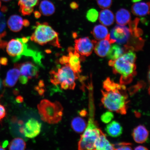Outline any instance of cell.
<instances>
[{
    "instance_id": "cell-26",
    "label": "cell",
    "mask_w": 150,
    "mask_h": 150,
    "mask_svg": "<svg viewBox=\"0 0 150 150\" xmlns=\"http://www.w3.org/2000/svg\"><path fill=\"white\" fill-rule=\"evenodd\" d=\"M71 127L75 132L81 133L84 132L87 127V123L85 120L80 117L74 118L71 121Z\"/></svg>"
},
{
    "instance_id": "cell-4",
    "label": "cell",
    "mask_w": 150,
    "mask_h": 150,
    "mask_svg": "<svg viewBox=\"0 0 150 150\" xmlns=\"http://www.w3.org/2000/svg\"><path fill=\"white\" fill-rule=\"evenodd\" d=\"M64 65L57 71H50V81L55 86L59 84L62 89L74 90L76 85L75 81L79 78V75L75 73L69 65Z\"/></svg>"
},
{
    "instance_id": "cell-43",
    "label": "cell",
    "mask_w": 150,
    "mask_h": 150,
    "mask_svg": "<svg viewBox=\"0 0 150 150\" xmlns=\"http://www.w3.org/2000/svg\"><path fill=\"white\" fill-rule=\"evenodd\" d=\"M141 1L142 0H132V2L134 3L138 2L140 1Z\"/></svg>"
},
{
    "instance_id": "cell-12",
    "label": "cell",
    "mask_w": 150,
    "mask_h": 150,
    "mask_svg": "<svg viewBox=\"0 0 150 150\" xmlns=\"http://www.w3.org/2000/svg\"><path fill=\"white\" fill-rule=\"evenodd\" d=\"M19 69L20 76L25 77L28 80L37 78L39 76L38 67L31 62H26L21 64H16Z\"/></svg>"
},
{
    "instance_id": "cell-27",
    "label": "cell",
    "mask_w": 150,
    "mask_h": 150,
    "mask_svg": "<svg viewBox=\"0 0 150 150\" xmlns=\"http://www.w3.org/2000/svg\"><path fill=\"white\" fill-rule=\"evenodd\" d=\"M92 33L95 39L98 40L105 38L109 34L107 28L100 24L95 26Z\"/></svg>"
},
{
    "instance_id": "cell-40",
    "label": "cell",
    "mask_w": 150,
    "mask_h": 150,
    "mask_svg": "<svg viewBox=\"0 0 150 150\" xmlns=\"http://www.w3.org/2000/svg\"><path fill=\"white\" fill-rule=\"evenodd\" d=\"M35 16L37 18H38L41 16V14L39 12L36 11V12H35Z\"/></svg>"
},
{
    "instance_id": "cell-25",
    "label": "cell",
    "mask_w": 150,
    "mask_h": 150,
    "mask_svg": "<svg viewBox=\"0 0 150 150\" xmlns=\"http://www.w3.org/2000/svg\"><path fill=\"white\" fill-rule=\"evenodd\" d=\"M125 52L124 49L119 45L114 44L110 47L107 54L108 57L110 60H115Z\"/></svg>"
},
{
    "instance_id": "cell-44",
    "label": "cell",
    "mask_w": 150,
    "mask_h": 150,
    "mask_svg": "<svg viewBox=\"0 0 150 150\" xmlns=\"http://www.w3.org/2000/svg\"><path fill=\"white\" fill-rule=\"evenodd\" d=\"M5 149L3 147V146H1V145H0V150H4Z\"/></svg>"
},
{
    "instance_id": "cell-28",
    "label": "cell",
    "mask_w": 150,
    "mask_h": 150,
    "mask_svg": "<svg viewBox=\"0 0 150 150\" xmlns=\"http://www.w3.org/2000/svg\"><path fill=\"white\" fill-rule=\"evenodd\" d=\"M26 147L25 142L20 138L14 139L8 146V149L10 150H23L25 149Z\"/></svg>"
},
{
    "instance_id": "cell-8",
    "label": "cell",
    "mask_w": 150,
    "mask_h": 150,
    "mask_svg": "<svg viewBox=\"0 0 150 150\" xmlns=\"http://www.w3.org/2000/svg\"><path fill=\"white\" fill-rule=\"evenodd\" d=\"M133 36L129 28L120 25H116L111 30L110 34V39L115 41L117 44L123 45L124 46L128 44Z\"/></svg>"
},
{
    "instance_id": "cell-11",
    "label": "cell",
    "mask_w": 150,
    "mask_h": 150,
    "mask_svg": "<svg viewBox=\"0 0 150 150\" xmlns=\"http://www.w3.org/2000/svg\"><path fill=\"white\" fill-rule=\"evenodd\" d=\"M42 127V124L37 120L31 118L28 120L24 126L21 127L20 131L26 137L33 138L40 134Z\"/></svg>"
},
{
    "instance_id": "cell-46",
    "label": "cell",
    "mask_w": 150,
    "mask_h": 150,
    "mask_svg": "<svg viewBox=\"0 0 150 150\" xmlns=\"http://www.w3.org/2000/svg\"><path fill=\"white\" fill-rule=\"evenodd\" d=\"M1 0H0V8H1Z\"/></svg>"
},
{
    "instance_id": "cell-37",
    "label": "cell",
    "mask_w": 150,
    "mask_h": 150,
    "mask_svg": "<svg viewBox=\"0 0 150 150\" xmlns=\"http://www.w3.org/2000/svg\"><path fill=\"white\" fill-rule=\"evenodd\" d=\"M135 150H148L147 148L142 146H139L136 147L134 149Z\"/></svg>"
},
{
    "instance_id": "cell-9",
    "label": "cell",
    "mask_w": 150,
    "mask_h": 150,
    "mask_svg": "<svg viewBox=\"0 0 150 150\" xmlns=\"http://www.w3.org/2000/svg\"><path fill=\"white\" fill-rule=\"evenodd\" d=\"M6 50L12 61L16 62L21 59L23 50V43L21 38L12 39L7 43Z\"/></svg>"
},
{
    "instance_id": "cell-10",
    "label": "cell",
    "mask_w": 150,
    "mask_h": 150,
    "mask_svg": "<svg viewBox=\"0 0 150 150\" xmlns=\"http://www.w3.org/2000/svg\"><path fill=\"white\" fill-rule=\"evenodd\" d=\"M96 42L91 40L88 37L76 39L74 49L80 55L88 56L92 53Z\"/></svg>"
},
{
    "instance_id": "cell-1",
    "label": "cell",
    "mask_w": 150,
    "mask_h": 150,
    "mask_svg": "<svg viewBox=\"0 0 150 150\" xmlns=\"http://www.w3.org/2000/svg\"><path fill=\"white\" fill-rule=\"evenodd\" d=\"M103 88L101 102L104 107L111 112L126 114L129 100L125 85L108 78L103 82Z\"/></svg>"
},
{
    "instance_id": "cell-42",
    "label": "cell",
    "mask_w": 150,
    "mask_h": 150,
    "mask_svg": "<svg viewBox=\"0 0 150 150\" xmlns=\"http://www.w3.org/2000/svg\"><path fill=\"white\" fill-rule=\"evenodd\" d=\"M3 85V82L1 78H0V90L1 88Z\"/></svg>"
},
{
    "instance_id": "cell-20",
    "label": "cell",
    "mask_w": 150,
    "mask_h": 150,
    "mask_svg": "<svg viewBox=\"0 0 150 150\" xmlns=\"http://www.w3.org/2000/svg\"><path fill=\"white\" fill-rule=\"evenodd\" d=\"M105 131L109 136L112 137H117L122 133L123 128L118 122L113 121L107 125Z\"/></svg>"
},
{
    "instance_id": "cell-29",
    "label": "cell",
    "mask_w": 150,
    "mask_h": 150,
    "mask_svg": "<svg viewBox=\"0 0 150 150\" xmlns=\"http://www.w3.org/2000/svg\"><path fill=\"white\" fill-rule=\"evenodd\" d=\"M99 14L98 11L93 8L90 9L86 14V18L90 22H95L98 19Z\"/></svg>"
},
{
    "instance_id": "cell-13",
    "label": "cell",
    "mask_w": 150,
    "mask_h": 150,
    "mask_svg": "<svg viewBox=\"0 0 150 150\" xmlns=\"http://www.w3.org/2000/svg\"><path fill=\"white\" fill-rule=\"evenodd\" d=\"M115 42L110 38V34L105 38L96 42L94 50L97 55L100 57H104L107 55L111 45Z\"/></svg>"
},
{
    "instance_id": "cell-15",
    "label": "cell",
    "mask_w": 150,
    "mask_h": 150,
    "mask_svg": "<svg viewBox=\"0 0 150 150\" xmlns=\"http://www.w3.org/2000/svg\"><path fill=\"white\" fill-rule=\"evenodd\" d=\"M39 0H18L20 11L24 16L30 15L33 8L38 3Z\"/></svg>"
},
{
    "instance_id": "cell-39",
    "label": "cell",
    "mask_w": 150,
    "mask_h": 150,
    "mask_svg": "<svg viewBox=\"0 0 150 150\" xmlns=\"http://www.w3.org/2000/svg\"><path fill=\"white\" fill-rule=\"evenodd\" d=\"M23 25L25 27H28L30 25V22L27 20H23Z\"/></svg>"
},
{
    "instance_id": "cell-38",
    "label": "cell",
    "mask_w": 150,
    "mask_h": 150,
    "mask_svg": "<svg viewBox=\"0 0 150 150\" xmlns=\"http://www.w3.org/2000/svg\"><path fill=\"white\" fill-rule=\"evenodd\" d=\"M16 100L17 102L19 103H21L23 102V97L20 96H18L17 97Z\"/></svg>"
},
{
    "instance_id": "cell-24",
    "label": "cell",
    "mask_w": 150,
    "mask_h": 150,
    "mask_svg": "<svg viewBox=\"0 0 150 150\" xmlns=\"http://www.w3.org/2000/svg\"><path fill=\"white\" fill-rule=\"evenodd\" d=\"M39 8L41 13L46 16H51L55 11L53 4L48 0H43L41 1Z\"/></svg>"
},
{
    "instance_id": "cell-7",
    "label": "cell",
    "mask_w": 150,
    "mask_h": 150,
    "mask_svg": "<svg viewBox=\"0 0 150 150\" xmlns=\"http://www.w3.org/2000/svg\"><path fill=\"white\" fill-rule=\"evenodd\" d=\"M68 56H63L59 59L61 64H67L72 69L76 74H79L81 72V62L84 59L83 57L80 56V54L76 52L74 48L71 47L67 50Z\"/></svg>"
},
{
    "instance_id": "cell-36",
    "label": "cell",
    "mask_w": 150,
    "mask_h": 150,
    "mask_svg": "<svg viewBox=\"0 0 150 150\" xmlns=\"http://www.w3.org/2000/svg\"><path fill=\"white\" fill-rule=\"evenodd\" d=\"M70 5L71 8L72 9H76L78 8L79 7L78 4L75 2H73Z\"/></svg>"
},
{
    "instance_id": "cell-47",
    "label": "cell",
    "mask_w": 150,
    "mask_h": 150,
    "mask_svg": "<svg viewBox=\"0 0 150 150\" xmlns=\"http://www.w3.org/2000/svg\"><path fill=\"white\" fill-rule=\"evenodd\" d=\"M0 69H1V65H0Z\"/></svg>"
},
{
    "instance_id": "cell-32",
    "label": "cell",
    "mask_w": 150,
    "mask_h": 150,
    "mask_svg": "<svg viewBox=\"0 0 150 150\" xmlns=\"http://www.w3.org/2000/svg\"><path fill=\"white\" fill-rule=\"evenodd\" d=\"M131 144L129 143H119L117 144V148H116L115 150H132V148L130 146Z\"/></svg>"
},
{
    "instance_id": "cell-35",
    "label": "cell",
    "mask_w": 150,
    "mask_h": 150,
    "mask_svg": "<svg viewBox=\"0 0 150 150\" xmlns=\"http://www.w3.org/2000/svg\"><path fill=\"white\" fill-rule=\"evenodd\" d=\"M8 63V59L7 58L3 57L0 58V64L6 65Z\"/></svg>"
},
{
    "instance_id": "cell-34",
    "label": "cell",
    "mask_w": 150,
    "mask_h": 150,
    "mask_svg": "<svg viewBox=\"0 0 150 150\" xmlns=\"http://www.w3.org/2000/svg\"><path fill=\"white\" fill-rule=\"evenodd\" d=\"M6 115V111L4 106L0 104V120L5 117Z\"/></svg>"
},
{
    "instance_id": "cell-31",
    "label": "cell",
    "mask_w": 150,
    "mask_h": 150,
    "mask_svg": "<svg viewBox=\"0 0 150 150\" xmlns=\"http://www.w3.org/2000/svg\"><path fill=\"white\" fill-rule=\"evenodd\" d=\"M97 4L101 8L105 9L111 7L112 0H97Z\"/></svg>"
},
{
    "instance_id": "cell-22",
    "label": "cell",
    "mask_w": 150,
    "mask_h": 150,
    "mask_svg": "<svg viewBox=\"0 0 150 150\" xmlns=\"http://www.w3.org/2000/svg\"><path fill=\"white\" fill-rule=\"evenodd\" d=\"M114 15L109 9H105L101 11L99 15V20L100 23L105 26L112 25L114 21Z\"/></svg>"
},
{
    "instance_id": "cell-45",
    "label": "cell",
    "mask_w": 150,
    "mask_h": 150,
    "mask_svg": "<svg viewBox=\"0 0 150 150\" xmlns=\"http://www.w3.org/2000/svg\"><path fill=\"white\" fill-rule=\"evenodd\" d=\"M1 1H5V2H8L9 1H11V0H1Z\"/></svg>"
},
{
    "instance_id": "cell-2",
    "label": "cell",
    "mask_w": 150,
    "mask_h": 150,
    "mask_svg": "<svg viewBox=\"0 0 150 150\" xmlns=\"http://www.w3.org/2000/svg\"><path fill=\"white\" fill-rule=\"evenodd\" d=\"M132 50L125 52L115 60H110L108 64L112 67L114 74L121 75L120 83L127 84L131 83L137 74L135 62L136 55Z\"/></svg>"
},
{
    "instance_id": "cell-33",
    "label": "cell",
    "mask_w": 150,
    "mask_h": 150,
    "mask_svg": "<svg viewBox=\"0 0 150 150\" xmlns=\"http://www.w3.org/2000/svg\"><path fill=\"white\" fill-rule=\"evenodd\" d=\"M44 84L42 81H40L39 82V85L36 87V90L38 92L39 94L42 95L44 93V89H42V87H44Z\"/></svg>"
},
{
    "instance_id": "cell-30",
    "label": "cell",
    "mask_w": 150,
    "mask_h": 150,
    "mask_svg": "<svg viewBox=\"0 0 150 150\" xmlns=\"http://www.w3.org/2000/svg\"><path fill=\"white\" fill-rule=\"evenodd\" d=\"M114 115L111 111L105 112L101 116V120L103 123H110L113 119Z\"/></svg>"
},
{
    "instance_id": "cell-17",
    "label": "cell",
    "mask_w": 150,
    "mask_h": 150,
    "mask_svg": "<svg viewBox=\"0 0 150 150\" xmlns=\"http://www.w3.org/2000/svg\"><path fill=\"white\" fill-rule=\"evenodd\" d=\"M150 2L135 3L131 7L132 13L138 16H142L149 14Z\"/></svg>"
},
{
    "instance_id": "cell-16",
    "label": "cell",
    "mask_w": 150,
    "mask_h": 150,
    "mask_svg": "<svg viewBox=\"0 0 150 150\" xmlns=\"http://www.w3.org/2000/svg\"><path fill=\"white\" fill-rule=\"evenodd\" d=\"M132 136L135 142L142 144L147 141L149 135V132L143 125H139L134 129Z\"/></svg>"
},
{
    "instance_id": "cell-21",
    "label": "cell",
    "mask_w": 150,
    "mask_h": 150,
    "mask_svg": "<svg viewBox=\"0 0 150 150\" xmlns=\"http://www.w3.org/2000/svg\"><path fill=\"white\" fill-rule=\"evenodd\" d=\"M131 18L130 13L126 9L121 8L116 13L115 20L119 25H127L130 21Z\"/></svg>"
},
{
    "instance_id": "cell-5",
    "label": "cell",
    "mask_w": 150,
    "mask_h": 150,
    "mask_svg": "<svg viewBox=\"0 0 150 150\" xmlns=\"http://www.w3.org/2000/svg\"><path fill=\"white\" fill-rule=\"evenodd\" d=\"M37 108L43 121L50 124H55L61 120L63 108L59 102H52L47 99H43L38 105Z\"/></svg>"
},
{
    "instance_id": "cell-19",
    "label": "cell",
    "mask_w": 150,
    "mask_h": 150,
    "mask_svg": "<svg viewBox=\"0 0 150 150\" xmlns=\"http://www.w3.org/2000/svg\"><path fill=\"white\" fill-rule=\"evenodd\" d=\"M95 150H115L114 145L110 143L102 131L95 142Z\"/></svg>"
},
{
    "instance_id": "cell-41",
    "label": "cell",
    "mask_w": 150,
    "mask_h": 150,
    "mask_svg": "<svg viewBox=\"0 0 150 150\" xmlns=\"http://www.w3.org/2000/svg\"><path fill=\"white\" fill-rule=\"evenodd\" d=\"M80 114L81 116L84 117V116H85L86 115V110H81V111L80 112Z\"/></svg>"
},
{
    "instance_id": "cell-6",
    "label": "cell",
    "mask_w": 150,
    "mask_h": 150,
    "mask_svg": "<svg viewBox=\"0 0 150 150\" xmlns=\"http://www.w3.org/2000/svg\"><path fill=\"white\" fill-rule=\"evenodd\" d=\"M93 114L78 142L79 150H95V142L102 132L95 122Z\"/></svg>"
},
{
    "instance_id": "cell-18",
    "label": "cell",
    "mask_w": 150,
    "mask_h": 150,
    "mask_svg": "<svg viewBox=\"0 0 150 150\" xmlns=\"http://www.w3.org/2000/svg\"><path fill=\"white\" fill-rule=\"evenodd\" d=\"M23 20L21 16L17 15L11 16L7 22L8 27L11 30L14 32L20 31L23 28Z\"/></svg>"
},
{
    "instance_id": "cell-23",
    "label": "cell",
    "mask_w": 150,
    "mask_h": 150,
    "mask_svg": "<svg viewBox=\"0 0 150 150\" xmlns=\"http://www.w3.org/2000/svg\"><path fill=\"white\" fill-rule=\"evenodd\" d=\"M6 22L5 16L3 12H0V48L5 49L7 42L3 40L7 35Z\"/></svg>"
},
{
    "instance_id": "cell-14",
    "label": "cell",
    "mask_w": 150,
    "mask_h": 150,
    "mask_svg": "<svg viewBox=\"0 0 150 150\" xmlns=\"http://www.w3.org/2000/svg\"><path fill=\"white\" fill-rule=\"evenodd\" d=\"M20 76L19 69L16 64H14L13 68L9 70L7 72L6 77L3 82L5 87H12L16 85Z\"/></svg>"
},
{
    "instance_id": "cell-3",
    "label": "cell",
    "mask_w": 150,
    "mask_h": 150,
    "mask_svg": "<svg viewBox=\"0 0 150 150\" xmlns=\"http://www.w3.org/2000/svg\"><path fill=\"white\" fill-rule=\"evenodd\" d=\"M33 33L30 39L37 44L44 45L47 44L60 48L59 33L52 29L47 22H37L34 27Z\"/></svg>"
}]
</instances>
